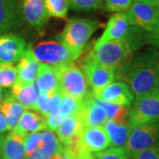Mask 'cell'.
<instances>
[{
    "label": "cell",
    "mask_w": 159,
    "mask_h": 159,
    "mask_svg": "<svg viewBox=\"0 0 159 159\" xmlns=\"http://www.w3.org/2000/svg\"><path fill=\"white\" fill-rule=\"evenodd\" d=\"M115 79L125 82L134 99L159 92V51L149 49L116 72Z\"/></svg>",
    "instance_id": "cell-1"
},
{
    "label": "cell",
    "mask_w": 159,
    "mask_h": 159,
    "mask_svg": "<svg viewBox=\"0 0 159 159\" xmlns=\"http://www.w3.org/2000/svg\"><path fill=\"white\" fill-rule=\"evenodd\" d=\"M134 49L125 39L95 43L87 57L102 66L119 71L133 57Z\"/></svg>",
    "instance_id": "cell-2"
},
{
    "label": "cell",
    "mask_w": 159,
    "mask_h": 159,
    "mask_svg": "<svg viewBox=\"0 0 159 159\" xmlns=\"http://www.w3.org/2000/svg\"><path fill=\"white\" fill-rule=\"evenodd\" d=\"M101 24L90 19L73 18L66 24L61 34V43L75 53L80 54L92 34Z\"/></svg>",
    "instance_id": "cell-3"
},
{
    "label": "cell",
    "mask_w": 159,
    "mask_h": 159,
    "mask_svg": "<svg viewBox=\"0 0 159 159\" xmlns=\"http://www.w3.org/2000/svg\"><path fill=\"white\" fill-rule=\"evenodd\" d=\"M152 148H159V117L134 126L123 148L134 159L140 152Z\"/></svg>",
    "instance_id": "cell-4"
},
{
    "label": "cell",
    "mask_w": 159,
    "mask_h": 159,
    "mask_svg": "<svg viewBox=\"0 0 159 159\" xmlns=\"http://www.w3.org/2000/svg\"><path fill=\"white\" fill-rule=\"evenodd\" d=\"M58 80V91L62 95L82 100L88 95L89 84L82 70L74 63L55 67Z\"/></svg>",
    "instance_id": "cell-5"
},
{
    "label": "cell",
    "mask_w": 159,
    "mask_h": 159,
    "mask_svg": "<svg viewBox=\"0 0 159 159\" xmlns=\"http://www.w3.org/2000/svg\"><path fill=\"white\" fill-rule=\"evenodd\" d=\"M31 50L35 60L54 67L74 63L80 57L61 42L53 40L42 42Z\"/></svg>",
    "instance_id": "cell-6"
},
{
    "label": "cell",
    "mask_w": 159,
    "mask_h": 159,
    "mask_svg": "<svg viewBox=\"0 0 159 159\" xmlns=\"http://www.w3.org/2000/svg\"><path fill=\"white\" fill-rule=\"evenodd\" d=\"M125 14L131 26L146 32L152 31L159 25L158 6L134 0Z\"/></svg>",
    "instance_id": "cell-7"
},
{
    "label": "cell",
    "mask_w": 159,
    "mask_h": 159,
    "mask_svg": "<svg viewBox=\"0 0 159 159\" xmlns=\"http://www.w3.org/2000/svg\"><path fill=\"white\" fill-rule=\"evenodd\" d=\"M159 117V92L135 98L129 108V125L134 126L146 123Z\"/></svg>",
    "instance_id": "cell-8"
},
{
    "label": "cell",
    "mask_w": 159,
    "mask_h": 159,
    "mask_svg": "<svg viewBox=\"0 0 159 159\" xmlns=\"http://www.w3.org/2000/svg\"><path fill=\"white\" fill-rule=\"evenodd\" d=\"M25 22L22 0H0V35L21 29Z\"/></svg>",
    "instance_id": "cell-9"
},
{
    "label": "cell",
    "mask_w": 159,
    "mask_h": 159,
    "mask_svg": "<svg viewBox=\"0 0 159 159\" xmlns=\"http://www.w3.org/2000/svg\"><path fill=\"white\" fill-rule=\"evenodd\" d=\"M81 69L93 94L113 82L116 75L114 70L92 60L87 56L81 63Z\"/></svg>",
    "instance_id": "cell-10"
},
{
    "label": "cell",
    "mask_w": 159,
    "mask_h": 159,
    "mask_svg": "<svg viewBox=\"0 0 159 159\" xmlns=\"http://www.w3.org/2000/svg\"><path fill=\"white\" fill-rule=\"evenodd\" d=\"M97 99L102 102H111L130 107L134 101V97L129 86L124 81L111 82L97 93H92Z\"/></svg>",
    "instance_id": "cell-11"
},
{
    "label": "cell",
    "mask_w": 159,
    "mask_h": 159,
    "mask_svg": "<svg viewBox=\"0 0 159 159\" xmlns=\"http://www.w3.org/2000/svg\"><path fill=\"white\" fill-rule=\"evenodd\" d=\"M77 113L79 114L84 128L102 126L108 120L105 110L97 102L92 93H88L82 99L80 108Z\"/></svg>",
    "instance_id": "cell-12"
},
{
    "label": "cell",
    "mask_w": 159,
    "mask_h": 159,
    "mask_svg": "<svg viewBox=\"0 0 159 159\" xmlns=\"http://www.w3.org/2000/svg\"><path fill=\"white\" fill-rule=\"evenodd\" d=\"M27 50V43L20 36L11 33L0 35V64L19 62Z\"/></svg>",
    "instance_id": "cell-13"
},
{
    "label": "cell",
    "mask_w": 159,
    "mask_h": 159,
    "mask_svg": "<svg viewBox=\"0 0 159 159\" xmlns=\"http://www.w3.org/2000/svg\"><path fill=\"white\" fill-rule=\"evenodd\" d=\"M79 145L89 153L102 151L111 146L108 134L103 126L85 127L80 134Z\"/></svg>",
    "instance_id": "cell-14"
},
{
    "label": "cell",
    "mask_w": 159,
    "mask_h": 159,
    "mask_svg": "<svg viewBox=\"0 0 159 159\" xmlns=\"http://www.w3.org/2000/svg\"><path fill=\"white\" fill-rule=\"evenodd\" d=\"M84 129L78 113L71 115L64 119L56 130L57 139L63 148H73L79 144L80 136Z\"/></svg>",
    "instance_id": "cell-15"
},
{
    "label": "cell",
    "mask_w": 159,
    "mask_h": 159,
    "mask_svg": "<svg viewBox=\"0 0 159 159\" xmlns=\"http://www.w3.org/2000/svg\"><path fill=\"white\" fill-rule=\"evenodd\" d=\"M130 27L125 12H116L109 19L102 36L97 40L96 43L125 39L130 30Z\"/></svg>",
    "instance_id": "cell-16"
},
{
    "label": "cell",
    "mask_w": 159,
    "mask_h": 159,
    "mask_svg": "<svg viewBox=\"0 0 159 159\" xmlns=\"http://www.w3.org/2000/svg\"><path fill=\"white\" fill-rule=\"evenodd\" d=\"M22 12L26 22L36 30L43 29L50 17L44 0H22Z\"/></svg>",
    "instance_id": "cell-17"
},
{
    "label": "cell",
    "mask_w": 159,
    "mask_h": 159,
    "mask_svg": "<svg viewBox=\"0 0 159 159\" xmlns=\"http://www.w3.org/2000/svg\"><path fill=\"white\" fill-rule=\"evenodd\" d=\"M39 67V62L33 57L31 47H29L18 63L16 82L24 85L34 84L38 75Z\"/></svg>",
    "instance_id": "cell-18"
},
{
    "label": "cell",
    "mask_w": 159,
    "mask_h": 159,
    "mask_svg": "<svg viewBox=\"0 0 159 159\" xmlns=\"http://www.w3.org/2000/svg\"><path fill=\"white\" fill-rule=\"evenodd\" d=\"M45 128L46 118L33 111L26 110L19 120L17 126L12 131L25 138L30 134L39 132Z\"/></svg>",
    "instance_id": "cell-19"
},
{
    "label": "cell",
    "mask_w": 159,
    "mask_h": 159,
    "mask_svg": "<svg viewBox=\"0 0 159 159\" xmlns=\"http://www.w3.org/2000/svg\"><path fill=\"white\" fill-rule=\"evenodd\" d=\"M34 84L39 93L51 95L58 90V80L56 68L46 64H40L39 72Z\"/></svg>",
    "instance_id": "cell-20"
},
{
    "label": "cell",
    "mask_w": 159,
    "mask_h": 159,
    "mask_svg": "<svg viewBox=\"0 0 159 159\" xmlns=\"http://www.w3.org/2000/svg\"><path fill=\"white\" fill-rule=\"evenodd\" d=\"M39 91L35 84L24 85L16 82L11 87V96L14 100L20 102L25 108L36 111V102Z\"/></svg>",
    "instance_id": "cell-21"
},
{
    "label": "cell",
    "mask_w": 159,
    "mask_h": 159,
    "mask_svg": "<svg viewBox=\"0 0 159 159\" xmlns=\"http://www.w3.org/2000/svg\"><path fill=\"white\" fill-rule=\"evenodd\" d=\"M3 159H26L24 137L11 131L5 137L3 143Z\"/></svg>",
    "instance_id": "cell-22"
},
{
    "label": "cell",
    "mask_w": 159,
    "mask_h": 159,
    "mask_svg": "<svg viewBox=\"0 0 159 159\" xmlns=\"http://www.w3.org/2000/svg\"><path fill=\"white\" fill-rule=\"evenodd\" d=\"M102 126L108 134L111 148L125 147L132 129L130 125H121L115 123L112 120H107Z\"/></svg>",
    "instance_id": "cell-23"
},
{
    "label": "cell",
    "mask_w": 159,
    "mask_h": 159,
    "mask_svg": "<svg viewBox=\"0 0 159 159\" xmlns=\"http://www.w3.org/2000/svg\"><path fill=\"white\" fill-rule=\"evenodd\" d=\"M25 111L26 108L11 96L4 100L0 105V111L6 117L8 130H13L17 126L18 122Z\"/></svg>",
    "instance_id": "cell-24"
},
{
    "label": "cell",
    "mask_w": 159,
    "mask_h": 159,
    "mask_svg": "<svg viewBox=\"0 0 159 159\" xmlns=\"http://www.w3.org/2000/svg\"><path fill=\"white\" fill-rule=\"evenodd\" d=\"M97 101L105 110L108 120H112L115 123L121 125H129V107L111 102H102L98 99H97Z\"/></svg>",
    "instance_id": "cell-25"
},
{
    "label": "cell",
    "mask_w": 159,
    "mask_h": 159,
    "mask_svg": "<svg viewBox=\"0 0 159 159\" xmlns=\"http://www.w3.org/2000/svg\"><path fill=\"white\" fill-rule=\"evenodd\" d=\"M81 102L82 100L66 95H63L62 101L59 105V108L55 114H57L62 119H65L69 116L74 115L79 111Z\"/></svg>",
    "instance_id": "cell-26"
},
{
    "label": "cell",
    "mask_w": 159,
    "mask_h": 159,
    "mask_svg": "<svg viewBox=\"0 0 159 159\" xmlns=\"http://www.w3.org/2000/svg\"><path fill=\"white\" fill-rule=\"evenodd\" d=\"M50 17L66 19L69 10L68 0H44Z\"/></svg>",
    "instance_id": "cell-27"
},
{
    "label": "cell",
    "mask_w": 159,
    "mask_h": 159,
    "mask_svg": "<svg viewBox=\"0 0 159 159\" xmlns=\"http://www.w3.org/2000/svg\"><path fill=\"white\" fill-rule=\"evenodd\" d=\"M39 148H43L51 154V157L63 151L61 142L51 131H45L43 133V138Z\"/></svg>",
    "instance_id": "cell-28"
},
{
    "label": "cell",
    "mask_w": 159,
    "mask_h": 159,
    "mask_svg": "<svg viewBox=\"0 0 159 159\" xmlns=\"http://www.w3.org/2000/svg\"><path fill=\"white\" fill-rule=\"evenodd\" d=\"M17 76L16 66L7 64H0V87H12L17 81Z\"/></svg>",
    "instance_id": "cell-29"
},
{
    "label": "cell",
    "mask_w": 159,
    "mask_h": 159,
    "mask_svg": "<svg viewBox=\"0 0 159 159\" xmlns=\"http://www.w3.org/2000/svg\"><path fill=\"white\" fill-rule=\"evenodd\" d=\"M103 0H68L69 7L74 11H93L102 6Z\"/></svg>",
    "instance_id": "cell-30"
},
{
    "label": "cell",
    "mask_w": 159,
    "mask_h": 159,
    "mask_svg": "<svg viewBox=\"0 0 159 159\" xmlns=\"http://www.w3.org/2000/svg\"><path fill=\"white\" fill-rule=\"evenodd\" d=\"M95 159H130L123 148H106L93 154Z\"/></svg>",
    "instance_id": "cell-31"
},
{
    "label": "cell",
    "mask_w": 159,
    "mask_h": 159,
    "mask_svg": "<svg viewBox=\"0 0 159 159\" xmlns=\"http://www.w3.org/2000/svg\"><path fill=\"white\" fill-rule=\"evenodd\" d=\"M43 138V133L35 132L30 134L25 137L24 139V148L26 151V155L29 156L32 152H34L36 148L40 147V144Z\"/></svg>",
    "instance_id": "cell-32"
},
{
    "label": "cell",
    "mask_w": 159,
    "mask_h": 159,
    "mask_svg": "<svg viewBox=\"0 0 159 159\" xmlns=\"http://www.w3.org/2000/svg\"><path fill=\"white\" fill-rule=\"evenodd\" d=\"M134 0H104V9L112 12H124L127 11Z\"/></svg>",
    "instance_id": "cell-33"
},
{
    "label": "cell",
    "mask_w": 159,
    "mask_h": 159,
    "mask_svg": "<svg viewBox=\"0 0 159 159\" xmlns=\"http://www.w3.org/2000/svg\"><path fill=\"white\" fill-rule=\"evenodd\" d=\"M51 96L47 93H39L37 102H36V111L43 116L44 118L48 117L50 104H51Z\"/></svg>",
    "instance_id": "cell-34"
},
{
    "label": "cell",
    "mask_w": 159,
    "mask_h": 159,
    "mask_svg": "<svg viewBox=\"0 0 159 159\" xmlns=\"http://www.w3.org/2000/svg\"><path fill=\"white\" fill-rule=\"evenodd\" d=\"M63 95L57 90L56 92H54L53 94H51V104H50V110H49V115H52L57 112V111L59 108V105L61 103L62 101Z\"/></svg>",
    "instance_id": "cell-35"
},
{
    "label": "cell",
    "mask_w": 159,
    "mask_h": 159,
    "mask_svg": "<svg viewBox=\"0 0 159 159\" xmlns=\"http://www.w3.org/2000/svg\"><path fill=\"white\" fill-rule=\"evenodd\" d=\"M134 159H159V148H152L143 150Z\"/></svg>",
    "instance_id": "cell-36"
},
{
    "label": "cell",
    "mask_w": 159,
    "mask_h": 159,
    "mask_svg": "<svg viewBox=\"0 0 159 159\" xmlns=\"http://www.w3.org/2000/svg\"><path fill=\"white\" fill-rule=\"evenodd\" d=\"M147 42L153 46L155 49L159 51V25L154 30L148 32Z\"/></svg>",
    "instance_id": "cell-37"
},
{
    "label": "cell",
    "mask_w": 159,
    "mask_h": 159,
    "mask_svg": "<svg viewBox=\"0 0 159 159\" xmlns=\"http://www.w3.org/2000/svg\"><path fill=\"white\" fill-rule=\"evenodd\" d=\"M51 155L43 148H38L28 156L27 159H50Z\"/></svg>",
    "instance_id": "cell-38"
},
{
    "label": "cell",
    "mask_w": 159,
    "mask_h": 159,
    "mask_svg": "<svg viewBox=\"0 0 159 159\" xmlns=\"http://www.w3.org/2000/svg\"><path fill=\"white\" fill-rule=\"evenodd\" d=\"M69 159H95L93 154L87 152V151H80V153L75 155L73 157H69Z\"/></svg>",
    "instance_id": "cell-39"
},
{
    "label": "cell",
    "mask_w": 159,
    "mask_h": 159,
    "mask_svg": "<svg viewBox=\"0 0 159 159\" xmlns=\"http://www.w3.org/2000/svg\"><path fill=\"white\" fill-rule=\"evenodd\" d=\"M7 130L8 129H7V122H6V117L0 111V134H2Z\"/></svg>",
    "instance_id": "cell-40"
},
{
    "label": "cell",
    "mask_w": 159,
    "mask_h": 159,
    "mask_svg": "<svg viewBox=\"0 0 159 159\" xmlns=\"http://www.w3.org/2000/svg\"><path fill=\"white\" fill-rule=\"evenodd\" d=\"M50 159H69V157L62 151L60 153L56 154V155L52 156Z\"/></svg>",
    "instance_id": "cell-41"
},
{
    "label": "cell",
    "mask_w": 159,
    "mask_h": 159,
    "mask_svg": "<svg viewBox=\"0 0 159 159\" xmlns=\"http://www.w3.org/2000/svg\"><path fill=\"white\" fill-rule=\"evenodd\" d=\"M137 1L144 2V3H147V4H149V5L158 6L159 7V0H137Z\"/></svg>",
    "instance_id": "cell-42"
},
{
    "label": "cell",
    "mask_w": 159,
    "mask_h": 159,
    "mask_svg": "<svg viewBox=\"0 0 159 159\" xmlns=\"http://www.w3.org/2000/svg\"><path fill=\"white\" fill-rule=\"evenodd\" d=\"M5 140V135L4 134H0V158L3 155V143Z\"/></svg>",
    "instance_id": "cell-43"
},
{
    "label": "cell",
    "mask_w": 159,
    "mask_h": 159,
    "mask_svg": "<svg viewBox=\"0 0 159 159\" xmlns=\"http://www.w3.org/2000/svg\"><path fill=\"white\" fill-rule=\"evenodd\" d=\"M3 102H4V90L0 87V105Z\"/></svg>",
    "instance_id": "cell-44"
}]
</instances>
